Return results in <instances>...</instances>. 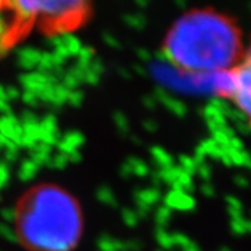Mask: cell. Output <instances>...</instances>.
Masks as SVG:
<instances>
[{"instance_id":"4","label":"cell","mask_w":251,"mask_h":251,"mask_svg":"<svg viewBox=\"0 0 251 251\" xmlns=\"http://www.w3.org/2000/svg\"><path fill=\"white\" fill-rule=\"evenodd\" d=\"M216 95L229 100L251 126V72L237 66L230 73L221 75L216 81Z\"/></svg>"},{"instance_id":"2","label":"cell","mask_w":251,"mask_h":251,"mask_svg":"<svg viewBox=\"0 0 251 251\" xmlns=\"http://www.w3.org/2000/svg\"><path fill=\"white\" fill-rule=\"evenodd\" d=\"M14 227L27 251H74L82 237L84 215L70 191L41 183L18 198Z\"/></svg>"},{"instance_id":"1","label":"cell","mask_w":251,"mask_h":251,"mask_svg":"<svg viewBox=\"0 0 251 251\" xmlns=\"http://www.w3.org/2000/svg\"><path fill=\"white\" fill-rule=\"evenodd\" d=\"M246 45L233 18L214 9H196L179 17L163 39L162 54L175 72L225 75L242 62Z\"/></svg>"},{"instance_id":"3","label":"cell","mask_w":251,"mask_h":251,"mask_svg":"<svg viewBox=\"0 0 251 251\" xmlns=\"http://www.w3.org/2000/svg\"><path fill=\"white\" fill-rule=\"evenodd\" d=\"M21 25L70 28L88 10V0H4Z\"/></svg>"},{"instance_id":"5","label":"cell","mask_w":251,"mask_h":251,"mask_svg":"<svg viewBox=\"0 0 251 251\" xmlns=\"http://www.w3.org/2000/svg\"><path fill=\"white\" fill-rule=\"evenodd\" d=\"M237 66H242L246 70L251 72V41L250 44L246 45V50H244V54H243L242 62L239 63Z\"/></svg>"},{"instance_id":"6","label":"cell","mask_w":251,"mask_h":251,"mask_svg":"<svg viewBox=\"0 0 251 251\" xmlns=\"http://www.w3.org/2000/svg\"><path fill=\"white\" fill-rule=\"evenodd\" d=\"M3 3H4V0H0V7L3 6Z\"/></svg>"}]
</instances>
